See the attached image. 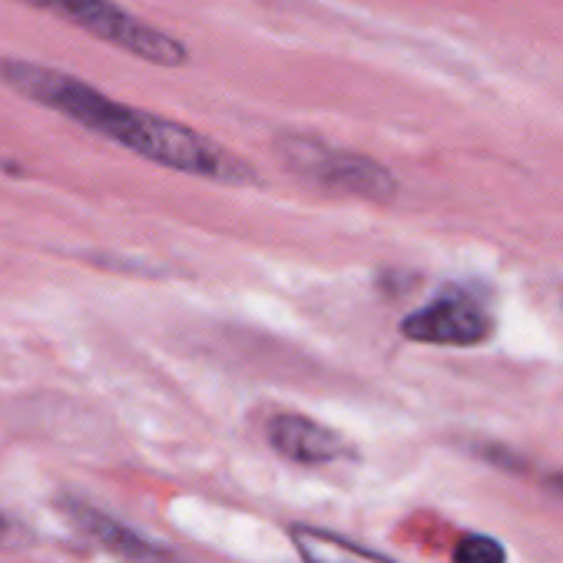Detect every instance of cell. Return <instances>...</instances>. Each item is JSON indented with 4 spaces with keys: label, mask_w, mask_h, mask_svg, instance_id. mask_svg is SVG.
Returning a JSON list of instances; mask_svg holds the SVG:
<instances>
[{
    "label": "cell",
    "mask_w": 563,
    "mask_h": 563,
    "mask_svg": "<svg viewBox=\"0 0 563 563\" xmlns=\"http://www.w3.org/2000/svg\"><path fill=\"white\" fill-rule=\"evenodd\" d=\"M0 80H4L14 93L80 123L84 130H90V133H97L156 166H166V169H176L186 176H199V179H212V183H225V186L258 183V173L252 169V163H245L242 156L212 143L206 133H199L186 123L117 103L74 74L54 70L44 64H31V60L4 57L0 60Z\"/></svg>",
    "instance_id": "obj_1"
},
{
    "label": "cell",
    "mask_w": 563,
    "mask_h": 563,
    "mask_svg": "<svg viewBox=\"0 0 563 563\" xmlns=\"http://www.w3.org/2000/svg\"><path fill=\"white\" fill-rule=\"evenodd\" d=\"M21 4L47 11L143 64L169 70L189 64V47L179 37L140 21L136 14L120 8L117 0H21Z\"/></svg>",
    "instance_id": "obj_2"
},
{
    "label": "cell",
    "mask_w": 563,
    "mask_h": 563,
    "mask_svg": "<svg viewBox=\"0 0 563 563\" xmlns=\"http://www.w3.org/2000/svg\"><path fill=\"white\" fill-rule=\"evenodd\" d=\"M275 150L289 173H296L299 179L325 192L355 196L368 202H391L398 196L395 173L372 156L329 146L325 140H316L306 133H282Z\"/></svg>",
    "instance_id": "obj_3"
},
{
    "label": "cell",
    "mask_w": 563,
    "mask_h": 563,
    "mask_svg": "<svg viewBox=\"0 0 563 563\" xmlns=\"http://www.w3.org/2000/svg\"><path fill=\"white\" fill-rule=\"evenodd\" d=\"M401 335L418 345L471 349L494 335V319L467 289H444L438 299L401 319Z\"/></svg>",
    "instance_id": "obj_4"
},
{
    "label": "cell",
    "mask_w": 563,
    "mask_h": 563,
    "mask_svg": "<svg viewBox=\"0 0 563 563\" xmlns=\"http://www.w3.org/2000/svg\"><path fill=\"white\" fill-rule=\"evenodd\" d=\"M265 438L286 461L309 464V467H322V464L352 457V444L339 431H332L306 415H292V411L268 418Z\"/></svg>",
    "instance_id": "obj_5"
},
{
    "label": "cell",
    "mask_w": 563,
    "mask_h": 563,
    "mask_svg": "<svg viewBox=\"0 0 563 563\" xmlns=\"http://www.w3.org/2000/svg\"><path fill=\"white\" fill-rule=\"evenodd\" d=\"M64 507L74 517V523L87 537H93L103 550H110V553H117V556H123L130 563H163L166 550H159L156 543L143 540L136 530L123 527L110 514H103V510H97V507H90L84 500H64Z\"/></svg>",
    "instance_id": "obj_6"
},
{
    "label": "cell",
    "mask_w": 563,
    "mask_h": 563,
    "mask_svg": "<svg viewBox=\"0 0 563 563\" xmlns=\"http://www.w3.org/2000/svg\"><path fill=\"white\" fill-rule=\"evenodd\" d=\"M292 543L299 550V556L306 563H395L342 533H332V530H322V527H309V523H299L292 527Z\"/></svg>",
    "instance_id": "obj_7"
},
{
    "label": "cell",
    "mask_w": 563,
    "mask_h": 563,
    "mask_svg": "<svg viewBox=\"0 0 563 563\" xmlns=\"http://www.w3.org/2000/svg\"><path fill=\"white\" fill-rule=\"evenodd\" d=\"M454 563H507V550L497 537L487 533H467L454 547Z\"/></svg>",
    "instance_id": "obj_8"
},
{
    "label": "cell",
    "mask_w": 563,
    "mask_h": 563,
    "mask_svg": "<svg viewBox=\"0 0 563 563\" xmlns=\"http://www.w3.org/2000/svg\"><path fill=\"white\" fill-rule=\"evenodd\" d=\"M18 540H24V530L8 517V514H0V550H8L14 547Z\"/></svg>",
    "instance_id": "obj_9"
},
{
    "label": "cell",
    "mask_w": 563,
    "mask_h": 563,
    "mask_svg": "<svg viewBox=\"0 0 563 563\" xmlns=\"http://www.w3.org/2000/svg\"><path fill=\"white\" fill-rule=\"evenodd\" d=\"M547 484H550V487H553L556 494H563V474H553V477H550Z\"/></svg>",
    "instance_id": "obj_10"
}]
</instances>
